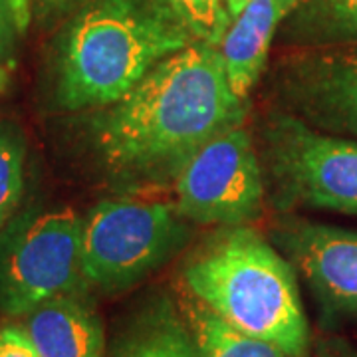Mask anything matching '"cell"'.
<instances>
[{
    "label": "cell",
    "instance_id": "9c48e42d",
    "mask_svg": "<svg viewBox=\"0 0 357 357\" xmlns=\"http://www.w3.org/2000/svg\"><path fill=\"white\" fill-rule=\"evenodd\" d=\"M272 241L328 318L357 319V230L284 215L272 227Z\"/></svg>",
    "mask_w": 357,
    "mask_h": 357
},
{
    "label": "cell",
    "instance_id": "277c9868",
    "mask_svg": "<svg viewBox=\"0 0 357 357\" xmlns=\"http://www.w3.org/2000/svg\"><path fill=\"white\" fill-rule=\"evenodd\" d=\"M191 222L173 201L119 195L84 217L82 272L89 290L117 296L135 288L189 244Z\"/></svg>",
    "mask_w": 357,
    "mask_h": 357
},
{
    "label": "cell",
    "instance_id": "ac0fdd59",
    "mask_svg": "<svg viewBox=\"0 0 357 357\" xmlns=\"http://www.w3.org/2000/svg\"><path fill=\"white\" fill-rule=\"evenodd\" d=\"M0 357H38L20 324L0 328Z\"/></svg>",
    "mask_w": 357,
    "mask_h": 357
},
{
    "label": "cell",
    "instance_id": "2e32d148",
    "mask_svg": "<svg viewBox=\"0 0 357 357\" xmlns=\"http://www.w3.org/2000/svg\"><path fill=\"white\" fill-rule=\"evenodd\" d=\"M165 4L189 30L195 42L220 46L230 26L225 0H165Z\"/></svg>",
    "mask_w": 357,
    "mask_h": 357
},
{
    "label": "cell",
    "instance_id": "4fadbf2b",
    "mask_svg": "<svg viewBox=\"0 0 357 357\" xmlns=\"http://www.w3.org/2000/svg\"><path fill=\"white\" fill-rule=\"evenodd\" d=\"M284 38L302 46H357V0H302Z\"/></svg>",
    "mask_w": 357,
    "mask_h": 357
},
{
    "label": "cell",
    "instance_id": "9a60e30c",
    "mask_svg": "<svg viewBox=\"0 0 357 357\" xmlns=\"http://www.w3.org/2000/svg\"><path fill=\"white\" fill-rule=\"evenodd\" d=\"M24 139L8 126H0V227L8 222L24 192Z\"/></svg>",
    "mask_w": 357,
    "mask_h": 357
},
{
    "label": "cell",
    "instance_id": "7a4b0ae2",
    "mask_svg": "<svg viewBox=\"0 0 357 357\" xmlns=\"http://www.w3.org/2000/svg\"><path fill=\"white\" fill-rule=\"evenodd\" d=\"M191 42L165 0H88L60 42L56 103L66 112L107 107Z\"/></svg>",
    "mask_w": 357,
    "mask_h": 357
},
{
    "label": "cell",
    "instance_id": "ffe728a7",
    "mask_svg": "<svg viewBox=\"0 0 357 357\" xmlns=\"http://www.w3.org/2000/svg\"><path fill=\"white\" fill-rule=\"evenodd\" d=\"M10 8H13L14 22L20 32V36L24 34L30 26V18H32V0H8Z\"/></svg>",
    "mask_w": 357,
    "mask_h": 357
},
{
    "label": "cell",
    "instance_id": "5bb4252c",
    "mask_svg": "<svg viewBox=\"0 0 357 357\" xmlns=\"http://www.w3.org/2000/svg\"><path fill=\"white\" fill-rule=\"evenodd\" d=\"M177 302L201 357H290L278 345L234 330L189 294L181 292Z\"/></svg>",
    "mask_w": 357,
    "mask_h": 357
},
{
    "label": "cell",
    "instance_id": "44dd1931",
    "mask_svg": "<svg viewBox=\"0 0 357 357\" xmlns=\"http://www.w3.org/2000/svg\"><path fill=\"white\" fill-rule=\"evenodd\" d=\"M36 2L44 10H64V8H70L79 2H88V0H36Z\"/></svg>",
    "mask_w": 357,
    "mask_h": 357
},
{
    "label": "cell",
    "instance_id": "7402d4cb",
    "mask_svg": "<svg viewBox=\"0 0 357 357\" xmlns=\"http://www.w3.org/2000/svg\"><path fill=\"white\" fill-rule=\"evenodd\" d=\"M227 2V8H229V14H230V20L236 16V14L243 10L244 6L250 2V0H225Z\"/></svg>",
    "mask_w": 357,
    "mask_h": 357
},
{
    "label": "cell",
    "instance_id": "8fae6325",
    "mask_svg": "<svg viewBox=\"0 0 357 357\" xmlns=\"http://www.w3.org/2000/svg\"><path fill=\"white\" fill-rule=\"evenodd\" d=\"M302 0H250L230 20L218 50L232 91L248 100L266 68L268 52L280 26Z\"/></svg>",
    "mask_w": 357,
    "mask_h": 357
},
{
    "label": "cell",
    "instance_id": "ba28073f",
    "mask_svg": "<svg viewBox=\"0 0 357 357\" xmlns=\"http://www.w3.org/2000/svg\"><path fill=\"white\" fill-rule=\"evenodd\" d=\"M272 88L284 112L357 139V46L294 56L278 66Z\"/></svg>",
    "mask_w": 357,
    "mask_h": 357
},
{
    "label": "cell",
    "instance_id": "8992f818",
    "mask_svg": "<svg viewBox=\"0 0 357 357\" xmlns=\"http://www.w3.org/2000/svg\"><path fill=\"white\" fill-rule=\"evenodd\" d=\"M84 217L70 206L34 208L0 227V310L22 318L62 294L89 292L82 272Z\"/></svg>",
    "mask_w": 357,
    "mask_h": 357
},
{
    "label": "cell",
    "instance_id": "d6986e66",
    "mask_svg": "<svg viewBox=\"0 0 357 357\" xmlns=\"http://www.w3.org/2000/svg\"><path fill=\"white\" fill-rule=\"evenodd\" d=\"M310 357H357V349L342 342V340L326 337V340H319L316 344Z\"/></svg>",
    "mask_w": 357,
    "mask_h": 357
},
{
    "label": "cell",
    "instance_id": "7c38bea8",
    "mask_svg": "<svg viewBox=\"0 0 357 357\" xmlns=\"http://www.w3.org/2000/svg\"><path fill=\"white\" fill-rule=\"evenodd\" d=\"M109 357H201L175 298L153 294L117 330Z\"/></svg>",
    "mask_w": 357,
    "mask_h": 357
},
{
    "label": "cell",
    "instance_id": "52a82bcc",
    "mask_svg": "<svg viewBox=\"0 0 357 357\" xmlns=\"http://www.w3.org/2000/svg\"><path fill=\"white\" fill-rule=\"evenodd\" d=\"M178 215L199 227H244L262 217L266 178L246 123L208 139L173 181Z\"/></svg>",
    "mask_w": 357,
    "mask_h": 357
},
{
    "label": "cell",
    "instance_id": "5b68a950",
    "mask_svg": "<svg viewBox=\"0 0 357 357\" xmlns=\"http://www.w3.org/2000/svg\"><path fill=\"white\" fill-rule=\"evenodd\" d=\"M258 133L266 192L280 211L357 215V139L319 131L282 107L262 117Z\"/></svg>",
    "mask_w": 357,
    "mask_h": 357
},
{
    "label": "cell",
    "instance_id": "3957f363",
    "mask_svg": "<svg viewBox=\"0 0 357 357\" xmlns=\"http://www.w3.org/2000/svg\"><path fill=\"white\" fill-rule=\"evenodd\" d=\"M181 288L234 330L290 357L312 354L296 270L250 225L218 229L204 241L181 270Z\"/></svg>",
    "mask_w": 357,
    "mask_h": 357
},
{
    "label": "cell",
    "instance_id": "30bf717a",
    "mask_svg": "<svg viewBox=\"0 0 357 357\" xmlns=\"http://www.w3.org/2000/svg\"><path fill=\"white\" fill-rule=\"evenodd\" d=\"M89 292L62 294L22 316V330L38 357H105V330Z\"/></svg>",
    "mask_w": 357,
    "mask_h": 357
},
{
    "label": "cell",
    "instance_id": "e0dca14e",
    "mask_svg": "<svg viewBox=\"0 0 357 357\" xmlns=\"http://www.w3.org/2000/svg\"><path fill=\"white\" fill-rule=\"evenodd\" d=\"M18 36H20V32L14 22L10 2L0 0V64L4 68L13 66L16 60Z\"/></svg>",
    "mask_w": 357,
    "mask_h": 357
},
{
    "label": "cell",
    "instance_id": "603a6c76",
    "mask_svg": "<svg viewBox=\"0 0 357 357\" xmlns=\"http://www.w3.org/2000/svg\"><path fill=\"white\" fill-rule=\"evenodd\" d=\"M6 86H8V74H6V68L0 64V93L6 89Z\"/></svg>",
    "mask_w": 357,
    "mask_h": 357
},
{
    "label": "cell",
    "instance_id": "6da1fadb",
    "mask_svg": "<svg viewBox=\"0 0 357 357\" xmlns=\"http://www.w3.org/2000/svg\"><path fill=\"white\" fill-rule=\"evenodd\" d=\"M248 100L229 84L217 46L191 42L139 84L96 109L88 135L107 185L119 195L173 187L204 143L246 123Z\"/></svg>",
    "mask_w": 357,
    "mask_h": 357
}]
</instances>
